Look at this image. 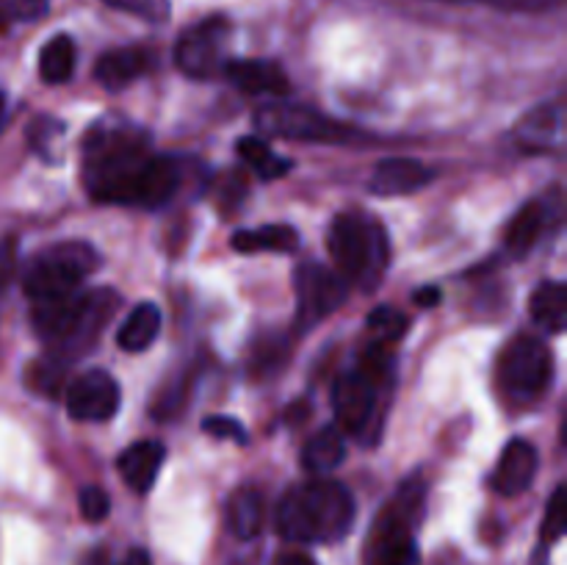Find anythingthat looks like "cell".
Instances as JSON below:
<instances>
[{
    "instance_id": "obj_1",
    "label": "cell",
    "mask_w": 567,
    "mask_h": 565,
    "mask_svg": "<svg viewBox=\"0 0 567 565\" xmlns=\"http://www.w3.org/2000/svg\"><path fill=\"white\" fill-rule=\"evenodd\" d=\"M155 158L150 136L138 127H97L86 142L83 181L100 203L142 205Z\"/></svg>"
},
{
    "instance_id": "obj_2",
    "label": "cell",
    "mask_w": 567,
    "mask_h": 565,
    "mask_svg": "<svg viewBox=\"0 0 567 565\" xmlns=\"http://www.w3.org/2000/svg\"><path fill=\"white\" fill-rule=\"evenodd\" d=\"M354 524L349 487L332 480H313L291 487L277 507V532L293 543H336Z\"/></svg>"
},
{
    "instance_id": "obj_3",
    "label": "cell",
    "mask_w": 567,
    "mask_h": 565,
    "mask_svg": "<svg viewBox=\"0 0 567 565\" xmlns=\"http://www.w3.org/2000/svg\"><path fill=\"white\" fill-rule=\"evenodd\" d=\"M424 510V485L408 480L385 504L365 543V565H419L415 524Z\"/></svg>"
},
{
    "instance_id": "obj_4",
    "label": "cell",
    "mask_w": 567,
    "mask_h": 565,
    "mask_svg": "<svg viewBox=\"0 0 567 565\" xmlns=\"http://www.w3.org/2000/svg\"><path fill=\"white\" fill-rule=\"evenodd\" d=\"M388 343H371L360 355L358 366L352 371H343L336 382L332 404H336L338 424L354 435H369L371 421L377 419V399L380 388L391 374V360H388Z\"/></svg>"
},
{
    "instance_id": "obj_5",
    "label": "cell",
    "mask_w": 567,
    "mask_h": 565,
    "mask_svg": "<svg viewBox=\"0 0 567 565\" xmlns=\"http://www.w3.org/2000/svg\"><path fill=\"white\" fill-rule=\"evenodd\" d=\"M330 255L343 277L360 286H377L388 266L385 230L369 216H336L330 227Z\"/></svg>"
},
{
    "instance_id": "obj_6",
    "label": "cell",
    "mask_w": 567,
    "mask_h": 565,
    "mask_svg": "<svg viewBox=\"0 0 567 565\" xmlns=\"http://www.w3.org/2000/svg\"><path fill=\"white\" fill-rule=\"evenodd\" d=\"M100 266V255L92 244L86 242H61L53 247L42 249L31 258L25 275H22V288L37 299L64 297V294L81 291V282Z\"/></svg>"
},
{
    "instance_id": "obj_7",
    "label": "cell",
    "mask_w": 567,
    "mask_h": 565,
    "mask_svg": "<svg viewBox=\"0 0 567 565\" xmlns=\"http://www.w3.org/2000/svg\"><path fill=\"white\" fill-rule=\"evenodd\" d=\"M233 25L225 17H208L188 28L175 44V64L181 66L183 75L208 81V78L225 75V66L230 61L227 48H230Z\"/></svg>"
},
{
    "instance_id": "obj_8",
    "label": "cell",
    "mask_w": 567,
    "mask_h": 565,
    "mask_svg": "<svg viewBox=\"0 0 567 565\" xmlns=\"http://www.w3.org/2000/svg\"><path fill=\"white\" fill-rule=\"evenodd\" d=\"M255 125L269 136L293 138V142H343L349 138L347 125H338L310 105H264L255 114Z\"/></svg>"
},
{
    "instance_id": "obj_9",
    "label": "cell",
    "mask_w": 567,
    "mask_h": 565,
    "mask_svg": "<svg viewBox=\"0 0 567 565\" xmlns=\"http://www.w3.org/2000/svg\"><path fill=\"white\" fill-rule=\"evenodd\" d=\"M293 280H297V325L302 330H310L316 321L330 316L349 294L347 277L319 264H302Z\"/></svg>"
},
{
    "instance_id": "obj_10",
    "label": "cell",
    "mask_w": 567,
    "mask_h": 565,
    "mask_svg": "<svg viewBox=\"0 0 567 565\" xmlns=\"http://www.w3.org/2000/svg\"><path fill=\"white\" fill-rule=\"evenodd\" d=\"M502 380L515 393H540L551 380V352L532 336L515 338L502 358Z\"/></svg>"
},
{
    "instance_id": "obj_11",
    "label": "cell",
    "mask_w": 567,
    "mask_h": 565,
    "mask_svg": "<svg viewBox=\"0 0 567 565\" xmlns=\"http://www.w3.org/2000/svg\"><path fill=\"white\" fill-rule=\"evenodd\" d=\"M120 402V382L105 369L83 371L66 388V410L78 421H109Z\"/></svg>"
},
{
    "instance_id": "obj_12",
    "label": "cell",
    "mask_w": 567,
    "mask_h": 565,
    "mask_svg": "<svg viewBox=\"0 0 567 565\" xmlns=\"http://www.w3.org/2000/svg\"><path fill=\"white\" fill-rule=\"evenodd\" d=\"M89 291H72L64 297H50V299H37L31 308V321L33 330L44 338V341H64L75 325L81 321L83 310H86Z\"/></svg>"
},
{
    "instance_id": "obj_13",
    "label": "cell",
    "mask_w": 567,
    "mask_h": 565,
    "mask_svg": "<svg viewBox=\"0 0 567 565\" xmlns=\"http://www.w3.org/2000/svg\"><path fill=\"white\" fill-rule=\"evenodd\" d=\"M537 463H540L537 449L524 438H513L504 446L496 471H493V491H498L502 496H518V493L529 491L537 474Z\"/></svg>"
},
{
    "instance_id": "obj_14",
    "label": "cell",
    "mask_w": 567,
    "mask_h": 565,
    "mask_svg": "<svg viewBox=\"0 0 567 565\" xmlns=\"http://www.w3.org/2000/svg\"><path fill=\"white\" fill-rule=\"evenodd\" d=\"M435 177L430 166H424L415 158H385L374 166L371 175V192L380 197H402L424 188Z\"/></svg>"
},
{
    "instance_id": "obj_15",
    "label": "cell",
    "mask_w": 567,
    "mask_h": 565,
    "mask_svg": "<svg viewBox=\"0 0 567 565\" xmlns=\"http://www.w3.org/2000/svg\"><path fill=\"white\" fill-rule=\"evenodd\" d=\"M225 75L247 94H286L288 75L277 61L266 59H230Z\"/></svg>"
},
{
    "instance_id": "obj_16",
    "label": "cell",
    "mask_w": 567,
    "mask_h": 565,
    "mask_svg": "<svg viewBox=\"0 0 567 565\" xmlns=\"http://www.w3.org/2000/svg\"><path fill=\"white\" fill-rule=\"evenodd\" d=\"M166 460L164 443L138 441L120 454V474L136 493H147L155 485L161 465Z\"/></svg>"
},
{
    "instance_id": "obj_17",
    "label": "cell",
    "mask_w": 567,
    "mask_h": 565,
    "mask_svg": "<svg viewBox=\"0 0 567 565\" xmlns=\"http://www.w3.org/2000/svg\"><path fill=\"white\" fill-rule=\"evenodd\" d=\"M150 66V53L142 48H116L109 50L94 64V78L109 92H120L127 83L142 78Z\"/></svg>"
},
{
    "instance_id": "obj_18",
    "label": "cell",
    "mask_w": 567,
    "mask_h": 565,
    "mask_svg": "<svg viewBox=\"0 0 567 565\" xmlns=\"http://www.w3.org/2000/svg\"><path fill=\"white\" fill-rule=\"evenodd\" d=\"M161 330V310L155 302H138L131 314L122 321L120 332H116V343L125 352H144L150 343L158 338Z\"/></svg>"
},
{
    "instance_id": "obj_19",
    "label": "cell",
    "mask_w": 567,
    "mask_h": 565,
    "mask_svg": "<svg viewBox=\"0 0 567 565\" xmlns=\"http://www.w3.org/2000/svg\"><path fill=\"white\" fill-rule=\"evenodd\" d=\"M230 244L238 253H293L299 233L291 225H264L255 230H236Z\"/></svg>"
},
{
    "instance_id": "obj_20",
    "label": "cell",
    "mask_w": 567,
    "mask_h": 565,
    "mask_svg": "<svg viewBox=\"0 0 567 565\" xmlns=\"http://www.w3.org/2000/svg\"><path fill=\"white\" fill-rule=\"evenodd\" d=\"M532 319L548 332L567 327V286L559 280H543L532 294Z\"/></svg>"
},
{
    "instance_id": "obj_21",
    "label": "cell",
    "mask_w": 567,
    "mask_h": 565,
    "mask_svg": "<svg viewBox=\"0 0 567 565\" xmlns=\"http://www.w3.org/2000/svg\"><path fill=\"white\" fill-rule=\"evenodd\" d=\"M343 458H347V441L338 427L319 430L302 449V465L313 474H327V471L338 469Z\"/></svg>"
},
{
    "instance_id": "obj_22",
    "label": "cell",
    "mask_w": 567,
    "mask_h": 565,
    "mask_svg": "<svg viewBox=\"0 0 567 565\" xmlns=\"http://www.w3.org/2000/svg\"><path fill=\"white\" fill-rule=\"evenodd\" d=\"M227 518H230L233 535L241 541H252L264 524V496L258 487L244 485L230 496V507H227Z\"/></svg>"
},
{
    "instance_id": "obj_23",
    "label": "cell",
    "mask_w": 567,
    "mask_h": 565,
    "mask_svg": "<svg viewBox=\"0 0 567 565\" xmlns=\"http://www.w3.org/2000/svg\"><path fill=\"white\" fill-rule=\"evenodd\" d=\"M72 72H75V42L66 33H59L39 53V75L44 83H66Z\"/></svg>"
},
{
    "instance_id": "obj_24",
    "label": "cell",
    "mask_w": 567,
    "mask_h": 565,
    "mask_svg": "<svg viewBox=\"0 0 567 565\" xmlns=\"http://www.w3.org/2000/svg\"><path fill=\"white\" fill-rule=\"evenodd\" d=\"M543 216H546V210H543L540 203L524 205V208L515 214V219L509 222V227H507L509 253L524 255L535 247V242L540 238V230H543Z\"/></svg>"
},
{
    "instance_id": "obj_25",
    "label": "cell",
    "mask_w": 567,
    "mask_h": 565,
    "mask_svg": "<svg viewBox=\"0 0 567 565\" xmlns=\"http://www.w3.org/2000/svg\"><path fill=\"white\" fill-rule=\"evenodd\" d=\"M238 155L258 172L260 181H275V177H282L288 170H291V161L280 158L269 150V144L260 142L255 136L238 138Z\"/></svg>"
},
{
    "instance_id": "obj_26",
    "label": "cell",
    "mask_w": 567,
    "mask_h": 565,
    "mask_svg": "<svg viewBox=\"0 0 567 565\" xmlns=\"http://www.w3.org/2000/svg\"><path fill=\"white\" fill-rule=\"evenodd\" d=\"M559 111L554 109H540L529 116L526 122L518 125V138L520 144H529V147H548L559 138Z\"/></svg>"
},
{
    "instance_id": "obj_27",
    "label": "cell",
    "mask_w": 567,
    "mask_h": 565,
    "mask_svg": "<svg viewBox=\"0 0 567 565\" xmlns=\"http://www.w3.org/2000/svg\"><path fill=\"white\" fill-rule=\"evenodd\" d=\"M365 325H369V330L374 332L377 341L393 343V341H399L404 332H408V316L399 314V310H393V308H388V305H382V308L371 310L369 319H365Z\"/></svg>"
},
{
    "instance_id": "obj_28",
    "label": "cell",
    "mask_w": 567,
    "mask_h": 565,
    "mask_svg": "<svg viewBox=\"0 0 567 565\" xmlns=\"http://www.w3.org/2000/svg\"><path fill=\"white\" fill-rule=\"evenodd\" d=\"M567 530V502H565V485H559L557 491L551 493V502L546 507V518H543L540 541L543 546H551L559 537L565 535Z\"/></svg>"
},
{
    "instance_id": "obj_29",
    "label": "cell",
    "mask_w": 567,
    "mask_h": 565,
    "mask_svg": "<svg viewBox=\"0 0 567 565\" xmlns=\"http://www.w3.org/2000/svg\"><path fill=\"white\" fill-rule=\"evenodd\" d=\"M103 3L147 22H166L172 14L169 0H103Z\"/></svg>"
},
{
    "instance_id": "obj_30",
    "label": "cell",
    "mask_w": 567,
    "mask_h": 565,
    "mask_svg": "<svg viewBox=\"0 0 567 565\" xmlns=\"http://www.w3.org/2000/svg\"><path fill=\"white\" fill-rule=\"evenodd\" d=\"M78 507H81V515L89 521V524H97L109 515L111 499L103 487L86 485L81 493H78Z\"/></svg>"
},
{
    "instance_id": "obj_31",
    "label": "cell",
    "mask_w": 567,
    "mask_h": 565,
    "mask_svg": "<svg viewBox=\"0 0 567 565\" xmlns=\"http://www.w3.org/2000/svg\"><path fill=\"white\" fill-rule=\"evenodd\" d=\"M203 432H208L214 438L247 443V430H244L241 421L230 419V415H208V419H203Z\"/></svg>"
},
{
    "instance_id": "obj_32",
    "label": "cell",
    "mask_w": 567,
    "mask_h": 565,
    "mask_svg": "<svg viewBox=\"0 0 567 565\" xmlns=\"http://www.w3.org/2000/svg\"><path fill=\"white\" fill-rule=\"evenodd\" d=\"M48 6L50 0H6V14L11 20H39Z\"/></svg>"
},
{
    "instance_id": "obj_33",
    "label": "cell",
    "mask_w": 567,
    "mask_h": 565,
    "mask_svg": "<svg viewBox=\"0 0 567 565\" xmlns=\"http://www.w3.org/2000/svg\"><path fill=\"white\" fill-rule=\"evenodd\" d=\"M480 3H487L502 11H548L563 6L565 0H480Z\"/></svg>"
},
{
    "instance_id": "obj_34",
    "label": "cell",
    "mask_w": 567,
    "mask_h": 565,
    "mask_svg": "<svg viewBox=\"0 0 567 565\" xmlns=\"http://www.w3.org/2000/svg\"><path fill=\"white\" fill-rule=\"evenodd\" d=\"M441 288H435V286H424V288H419V291L413 294V302L419 305V308H432V305H437L441 302Z\"/></svg>"
},
{
    "instance_id": "obj_35",
    "label": "cell",
    "mask_w": 567,
    "mask_h": 565,
    "mask_svg": "<svg viewBox=\"0 0 567 565\" xmlns=\"http://www.w3.org/2000/svg\"><path fill=\"white\" fill-rule=\"evenodd\" d=\"M14 269V255H11V244H0V288L6 286V280L11 277Z\"/></svg>"
},
{
    "instance_id": "obj_36",
    "label": "cell",
    "mask_w": 567,
    "mask_h": 565,
    "mask_svg": "<svg viewBox=\"0 0 567 565\" xmlns=\"http://www.w3.org/2000/svg\"><path fill=\"white\" fill-rule=\"evenodd\" d=\"M122 565H153V559H150V554L144 548H131L125 554V559H122Z\"/></svg>"
},
{
    "instance_id": "obj_37",
    "label": "cell",
    "mask_w": 567,
    "mask_h": 565,
    "mask_svg": "<svg viewBox=\"0 0 567 565\" xmlns=\"http://www.w3.org/2000/svg\"><path fill=\"white\" fill-rule=\"evenodd\" d=\"M275 565H316L308 554H282Z\"/></svg>"
},
{
    "instance_id": "obj_38",
    "label": "cell",
    "mask_w": 567,
    "mask_h": 565,
    "mask_svg": "<svg viewBox=\"0 0 567 565\" xmlns=\"http://www.w3.org/2000/svg\"><path fill=\"white\" fill-rule=\"evenodd\" d=\"M3 114H6V97L3 92H0V122H3Z\"/></svg>"
}]
</instances>
